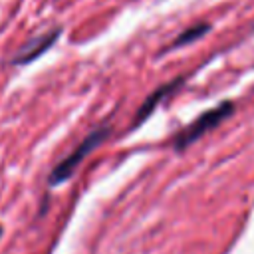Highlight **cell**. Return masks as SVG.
Segmentation results:
<instances>
[{
	"label": "cell",
	"instance_id": "6da1fadb",
	"mask_svg": "<svg viewBox=\"0 0 254 254\" xmlns=\"http://www.w3.org/2000/svg\"><path fill=\"white\" fill-rule=\"evenodd\" d=\"M109 135H111V127H109L107 123H103V125L91 129V131L83 137V141H81L67 157H64V159L52 169V173H50V177H48V183H50L52 187H58V185L65 183V181L75 173V169L83 163V159H85L91 151H95Z\"/></svg>",
	"mask_w": 254,
	"mask_h": 254
},
{
	"label": "cell",
	"instance_id": "7a4b0ae2",
	"mask_svg": "<svg viewBox=\"0 0 254 254\" xmlns=\"http://www.w3.org/2000/svg\"><path fill=\"white\" fill-rule=\"evenodd\" d=\"M232 111H234V103H232V101H222L220 105H216V107L204 111L202 115H198L190 125H187V127L175 137L173 147H175L177 151L187 149L189 145H192L194 141H198L206 131H210V129H214L218 123H222V119H226Z\"/></svg>",
	"mask_w": 254,
	"mask_h": 254
},
{
	"label": "cell",
	"instance_id": "3957f363",
	"mask_svg": "<svg viewBox=\"0 0 254 254\" xmlns=\"http://www.w3.org/2000/svg\"><path fill=\"white\" fill-rule=\"evenodd\" d=\"M60 34H62V30H60V28H54V30H50V32H44L42 36H34L32 40H28V42L14 54L12 64H14V65H26V64H30V62L38 60L48 48H52V46L56 44V40L60 38Z\"/></svg>",
	"mask_w": 254,
	"mask_h": 254
},
{
	"label": "cell",
	"instance_id": "277c9868",
	"mask_svg": "<svg viewBox=\"0 0 254 254\" xmlns=\"http://www.w3.org/2000/svg\"><path fill=\"white\" fill-rule=\"evenodd\" d=\"M183 79L179 77V79H173V81H169V83H165V85H161V87H157L145 101H143V105L137 109V113H135V117H133V127H137V125H141L153 111H155V107L167 97V95H171L175 89H177V85L181 83Z\"/></svg>",
	"mask_w": 254,
	"mask_h": 254
},
{
	"label": "cell",
	"instance_id": "5b68a950",
	"mask_svg": "<svg viewBox=\"0 0 254 254\" xmlns=\"http://www.w3.org/2000/svg\"><path fill=\"white\" fill-rule=\"evenodd\" d=\"M208 30H210V26H208V24H196V26H190V28H187L181 36H177V40L173 42V46H171V48H179V46L190 44V42L198 40L200 36H204Z\"/></svg>",
	"mask_w": 254,
	"mask_h": 254
},
{
	"label": "cell",
	"instance_id": "8992f818",
	"mask_svg": "<svg viewBox=\"0 0 254 254\" xmlns=\"http://www.w3.org/2000/svg\"><path fill=\"white\" fill-rule=\"evenodd\" d=\"M0 236H2V226H0Z\"/></svg>",
	"mask_w": 254,
	"mask_h": 254
}]
</instances>
